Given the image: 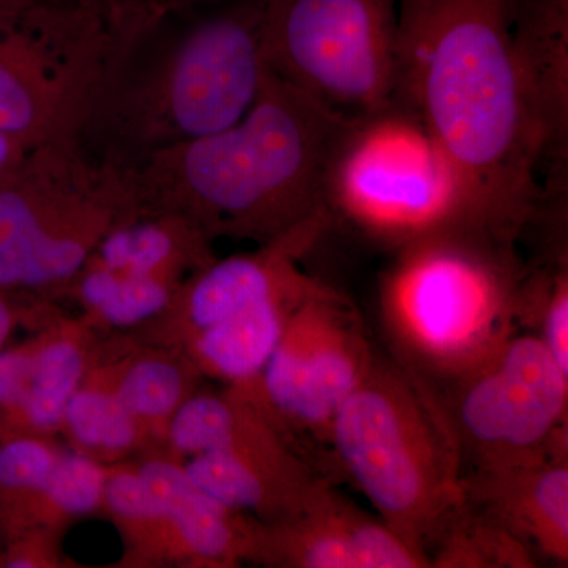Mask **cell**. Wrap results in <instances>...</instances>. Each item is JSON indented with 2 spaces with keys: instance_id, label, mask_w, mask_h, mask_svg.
I'll use <instances>...</instances> for the list:
<instances>
[{
  "instance_id": "ba28073f",
  "label": "cell",
  "mask_w": 568,
  "mask_h": 568,
  "mask_svg": "<svg viewBox=\"0 0 568 568\" xmlns=\"http://www.w3.org/2000/svg\"><path fill=\"white\" fill-rule=\"evenodd\" d=\"M325 203L334 224L392 253L444 234L500 239L458 164L416 112L395 100L347 123L328 164Z\"/></svg>"
},
{
  "instance_id": "9a60e30c",
  "label": "cell",
  "mask_w": 568,
  "mask_h": 568,
  "mask_svg": "<svg viewBox=\"0 0 568 568\" xmlns=\"http://www.w3.org/2000/svg\"><path fill=\"white\" fill-rule=\"evenodd\" d=\"M263 525V523H261ZM257 564L275 568H426L381 518L327 481L301 510L263 525Z\"/></svg>"
},
{
  "instance_id": "e0dca14e",
  "label": "cell",
  "mask_w": 568,
  "mask_h": 568,
  "mask_svg": "<svg viewBox=\"0 0 568 568\" xmlns=\"http://www.w3.org/2000/svg\"><path fill=\"white\" fill-rule=\"evenodd\" d=\"M510 39L544 148V183L567 186L568 0H510Z\"/></svg>"
},
{
  "instance_id": "4fadbf2b",
  "label": "cell",
  "mask_w": 568,
  "mask_h": 568,
  "mask_svg": "<svg viewBox=\"0 0 568 568\" xmlns=\"http://www.w3.org/2000/svg\"><path fill=\"white\" fill-rule=\"evenodd\" d=\"M102 514L122 538L121 567L257 564L263 525L205 495L163 450L110 467Z\"/></svg>"
},
{
  "instance_id": "277c9868",
  "label": "cell",
  "mask_w": 568,
  "mask_h": 568,
  "mask_svg": "<svg viewBox=\"0 0 568 568\" xmlns=\"http://www.w3.org/2000/svg\"><path fill=\"white\" fill-rule=\"evenodd\" d=\"M529 265L518 244L444 234L394 252L379 282V320L396 364L428 392L495 357L523 328Z\"/></svg>"
},
{
  "instance_id": "d6986e66",
  "label": "cell",
  "mask_w": 568,
  "mask_h": 568,
  "mask_svg": "<svg viewBox=\"0 0 568 568\" xmlns=\"http://www.w3.org/2000/svg\"><path fill=\"white\" fill-rule=\"evenodd\" d=\"M213 244L182 216L141 211L104 235L85 264L115 274L183 283L219 257Z\"/></svg>"
},
{
  "instance_id": "7402d4cb",
  "label": "cell",
  "mask_w": 568,
  "mask_h": 568,
  "mask_svg": "<svg viewBox=\"0 0 568 568\" xmlns=\"http://www.w3.org/2000/svg\"><path fill=\"white\" fill-rule=\"evenodd\" d=\"M65 450L55 436L0 440V541L40 530L48 489Z\"/></svg>"
},
{
  "instance_id": "52a82bcc",
  "label": "cell",
  "mask_w": 568,
  "mask_h": 568,
  "mask_svg": "<svg viewBox=\"0 0 568 568\" xmlns=\"http://www.w3.org/2000/svg\"><path fill=\"white\" fill-rule=\"evenodd\" d=\"M140 212L132 173L73 132L29 145L0 182V291L18 306L61 301L104 235Z\"/></svg>"
},
{
  "instance_id": "44dd1931",
  "label": "cell",
  "mask_w": 568,
  "mask_h": 568,
  "mask_svg": "<svg viewBox=\"0 0 568 568\" xmlns=\"http://www.w3.org/2000/svg\"><path fill=\"white\" fill-rule=\"evenodd\" d=\"M183 283L115 274L84 264L62 298L77 302L80 316L97 332L115 334L136 331L156 320L166 312Z\"/></svg>"
},
{
  "instance_id": "ffe728a7",
  "label": "cell",
  "mask_w": 568,
  "mask_h": 568,
  "mask_svg": "<svg viewBox=\"0 0 568 568\" xmlns=\"http://www.w3.org/2000/svg\"><path fill=\"white\" fill-rule=\"evenodd\" d=\"M59 436L67 447L106 466L159 450L92 362L65 407Z\"/></svg>"
},
{
  "instance_id": "30bf717a",
  "label": "cell",
  "mask_w": 568,
  "mask_h": 568,
  "mask_svg": "<svg viewBox=\"0 0 568 568\" xmlns=\"http://www.w3.org/2000/svg\"><path fill=\"white\" fill-rule=\"evenodd\" d=\"M121 40L92 0L2 11L0 133L32 145L73 132Z\"/></svg>"
},
{
  "instance_id": "8992f818",
  "label": "cell",
  "mask_w": 568,
  "mask_h": 568,
  "mask_svg": "<svg viewBox=\"0 0 568 568\" xmlns=\"http://www.w3.org/2000/svg\"><path fill=\"white\" fill-rule=\"evenodd\" d=\"M332 227L324 212L253 252L216 257L182 284L166 312L129 334L178 351L203 379L246 390L323 282L305 271V260Z\"/></svg>"
},
{
  "instance_id": "5bb4252c",
  "label": "cell",
  "mask_w": 568,
  "mask_h": 568,
  "mask_svg": "<svg viewBox=\"0 0 568 568\" xmlns=\"http://www.w3.org/2000/svg\"><path fill=\"white\" fill-rule=\"evenodd\" d=\"M181 462L186 476L205 495L263 525L291 517L324 484L335 481L271 420L244 429L216 450Z\"/></svg>"
},
{
  "instance_id": "3957f363",
  "label": "cell",
  "mask_w": 568,
  "mask_h": 568,
  "mask_svg": "<svg viewBox=\"0 0 568 568\" xmlns=\"http://www.w3.org/2000/svg\"><path fill=\"white\" fill-rule=\"evenodd\" d=\"M174 17L115 48L74 125L82 148L115 170L230 129L263 89V0Z\"/></svg>"
},
{
  "instance_id": "f1b7e54d",
  "label": "cell",
  "mask_w": 568,
  "mask_h": 568,
  "mask_svg": "<svg viewBox=\"0 0 568 568\" xmlns=\"http://www.w3.org/2000/svg\"><path fill=\"white\" fill-rule=\"evenodd\" d=\"M39 2H44V0H0V13L2 11L24 9V7Z\"/></svg>"
},
{
  "instance_id": "cb8c5ba5",
  "label": "cell",
  "mask_w": 568,
  "mask_h": 568,
  "mask_svg": "<svg viewBox=\"0 0 568 568\" xmlns=\"http://www.w3.org/2000/svg\"><path fill=\"white\" fill-rule=\"evenodd\" d=\"M61 540V534L31 530L0 541V568L70 567Z\"/></svg>"
},
{
  "instance_id": "2e32d148",
  "label": "cell",
  "mask_w": 568,
  "mask_h": 568,
  "mask_svg": "<svg viewBox=\"0 0 568 568\" xmlns=\"http://www.w3.org/2000/svg\"><path fill=\"white\" fill-rule=\"evenodd\" d=\"M465 499L538 562H568V447L463 474Z\"/></svg>"
},
{
  "instance_id": "7a4b0ae2",
  "label": "cell",
  "mask_w": 568,
  "mask_h": 568,
  "mask_svg": "<svg viewBox=\"0 0 568 568\" xmlns=\"http://www.w3.org/2000/svg\"><path fill=\"white\" fill-rule=\"evenodd\" d=\"M349 121L268 70L241 121L132 171L138 203L189 220L212 242L271 244L328 212V164Z\"/></svg>"
},
{
  "instance_id": "4316f807",
  "label": "cell",
  "mask_w": 568,
  "mask_h": 568,
  "mask_svg": "<svg viewBox=\"0 0 568 568\" xmlns=\"http://www.w3.org/2000/svg\"><path fill=\"white\" fill-rule=\"evenodd\" d=\"M28 148L29 145H26L24 142L14 140L9 134L0 133V182L17 166L22 153Z\"/></svg>"
},
{
  "instance_id": "484cf974",
  "label": "cell",
  "mask_w": 568,
  "mask_h": 568,
  "mask_svg": "<svg viewBox=\"0 0 568 568\" xmlns=\"http://www.w3.org/2000/svg\"><path fill=\"white\" fill-rule=\"evenodd\" d=\"M22 324V313L20 306L0 291V351L13 342V335L17 328Z\"/></svg>"
},
{
  "instance_id": "6da1fadb",
  "label": "cell",
  "mask_w": 568,
  "mask_h": 568,
  "mask_svg": "<svg viewBox=\"0 0 568 568\" xmlns=\"http://www.w3.org/2000/svg\"><path fill=\"white\" fill-rule=\"evenodd\" d=\"M395 102L465 175L493 233L518 244L544 215V148L510 39V0H399Z\"/></svg>"
},
{
  "instance_id": "9c48e42d",
  "label": "cell",
  "mask_w": 568,
  "mask_h": 568,
  "mask_svg": "<svg viewBox=\"0 0 568 568\" xmlns=\"http://www.w3.org/2000/svg\"><path fill=\"white\" fill-rule=\"evenodd\" d=\"M399 0H263L267 69L345 118L394 103Z\"/></svg>"
},
{
  "instance_id": "8fae6325",
  "label": "cell",
  "mask_w": 568,
  "mask_h": 568,
  "mask_svg": "<svg viewBox=\"0 0 568 568\" xmlns=\"http://www.w3.org/2000/svg\"><path fill=\"white\" fill-rule=\"evenodd\" d=\"M373 354L357 306L321 282L287 321L256 383L239 392L335 480L328 450L332 422L361 383Z\"/></svg>"
},
{
  "instance_id": "5b68a950",
  "label": "cell",
  "mask_w": 568,
  "mask_h": 568,
  "mask_svg": "<svg viewBox=\"0 0 568 568\" xmlns=\"http://www.w3.org/2000/svg\"><path fill=\"white\" fill-rule=\"evenodd\" d=\"M328 450L336 476L429 564L465 504L462 463L435 403L394 358L373 354L332 422Z\"/></svg>"
},
{
  "instance_id": "7c38bea8",
  "label": "cell",
  "mask_w": 568,
  "mask_h": 568,
  "mask_svg": "<svg viewBox=\"0 0 568 568\" xmlns=\"http://www.w3.org/2000/svg\"><path fill=\"white\" fill-rule=\"evenodd\" d=\"M425 392L454 439L463 474L568 447V375L534 332H517L487 364Z\"/></svg>"
},
{
  "instance_id": "83f0119b",
  "label": "cell",
  "mask_w": 568,
  "mask_h": 568,
  "mask_svg": "<svg viewBox=\"0 0 568 568\" xmlns=\"http://www.w3.org/2000/svg\"><path fill=\"white\" fill-rule=\"evenodd\" d=\"M222 2V0H173L174 13H189L197 7L212 6V3Z\"/></svg>"
},
{
  "instance_id": "ac0fdd59",
  "label": "cell",
  "mask_w": 568,
  "mask_h": 568,
  "mask_svg": "<svg viewBox=\"0 0 568 568\" xmlns=\"http://www.w3.org/2000/svg\"><path fill=\"white\" fill-rule=\"evenodd\" d=\"M92 365L159 450L171 418L204 381L178 351L129 332L100 335Z\"/></svg>"
},
{
  "instance_id": "d4e9b609",
  "label": "cell",
  "mask_w": 568,
  "mask_h": 568,
  "mask_svg": "<svg viewBox=\"0 0 568 568\" xmlns=\"http://www.w3.org/2000/svg\"><path fill=\"white\" fill-rule=\"evenodd\" d=\"M122 40L133 39L174 13L173 0H93Z\"/></svg>"
},
{
  "instance_id": "603a6c76",
  "label": "cell",
  "mask_w": 568,
  "mask_h": 568,
  "mask_svg": "<svg viewBox=\"0 0 568 568\" xmlns=\"http://www.w3.org/2000/svg\"><path fill=\"white\" fill-rule=\"evenodd\" d=\"M536 556L503 526L466 503L429 552L436 568H536Z\"/></svg>"
}]
</instances>
